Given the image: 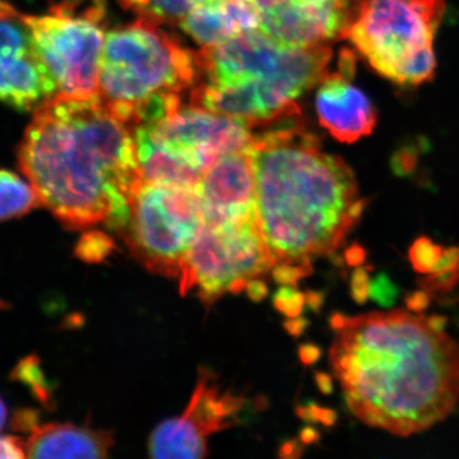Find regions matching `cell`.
Segmentation results:
<instances>
[{"instance_id": "obj_1", "label": "cell", "mask_w": 459, "mask_h": 459, "mask_svg": "<svg viewBox=\"0 0 459 459\" xmlns=\"http://www.w3.org/2000/svg\"><path fill=\"white\" fill-rule=\"evenodd\" d=\"M17 159L41 205L68 230L104 222L119 234L143 186L132 126L100 96L56 93L39 105Z\"/></svg>"}, {"instance_id": "obj_2", "label": "cell", "mask_w": 459, "mask_h": 459, "mask_svg": "<svg viewBox=\"0 0 459 459\" xmlns=\"http://www.w3.org/2000/svg\"><path fill=\"white\" fill-rule=\"evenodd\" d=\"M334 374L350 410L370 427L397 435L446 418L459 397V350L424 316L404 310L358 318L333 314Z\"/></svg>"}, {"instance_id": "obj_3", "label": "cell", "mask_w": 459, "mask_h": 459, "mask_svg": "<svg viewBox=\"0 0 459 459\" xmlns=\"http://www.w3.org/2000/svg\"><path fill=\"white\" fill-rule=\"evenodd\" d=\"M292 117L253 137L256 207L274 262L310 263L341 247L367 199L350 166Z\"/></svg>"}, {"instance_id": "obj_4", "label": "cell", "mask_w": 459, "mask_h": 459, "mask_svg": "<svg viewBox=\"0 0 459 459\" xmlns=\"http://www.w3.org/2000/svg\"><path fill=\"white\" fill-rule=\"evenodd\" d=\"M197 56L190 105L253 126L298 115L296 101L327 74L332 49L291 47L258 29L204 47Z\"/></svg>"}, {"instance_id": "obj_5", "label": "cell", "mask_w": 459, "mask_h": 459, "mask_svg": "<svg viewBox=\"0 0 459 459\" xmlns=\"http://www.w3.org/2000/svg\"><path fill=\"white\" fill-rule=\"evenodd\" d=\"M197 75V54L156 23L140 18L105 35L99 96L132 129L179 108L181 92L192 90Z\"/></svg>"}, {"instance_id": "obj_6", "label": "cell", "mask_w": 459, "mask_h": 459, "mask_svg": "<svg viewBox=\"0 0 459 459\" xmlns=\"http://www.w3.org/2000/svg\"><path fill=\"white\" fill-rule=\"evenodd\" d=\"M446 0H362L346 39L377 74L400 86L434 77V38Z\"/></svg>"}, {"instance_id": "obj_7", "label": "cell", "mask_w": 459, "mask_h": 459, "mask_svg": "<svg viewBox=\"0 0 459 459\" xmlns=\"http://www.w3.org/2000/svg\"><path fill=\"white\" fill-rule=\"evenodd\" d=\"M105 13V0H63L42 14L23 13L0 0V17L25 27L53 72L57 93L78 99L99 96Z\"/></svg>"}, {"instance_id": "obj_8", "label": "cell", "mask_w": 459, "mask_h": 459, "mask_svg": "<svg viewBox=\"0 0 459 459\" xmlns=\"http://www.w3.org/2000/svg\"><path fill=\"white\" fill-rule=\"evenodd\" d=\"M204 225L197 188L143 184L119 232L148 271L179 277L190 247Z\"/></svg>"}, {"instance_id": "obj_9", "label": "cell", "mask_w": 459, "mask_h": 459, "mask_svg": "<svg viewBox=\"0 0 459 459\" xmlns=\"http://www.w3.org/2000/svg\"><path fill=\"white\" fill-rule=\"evenodd\" d=\"M276 264L259 220L204 225L190 247L180 272V292L197 289L205 305L225 292H241L250 280L267 273Z\"/></svg>"}, {"instance_id": "obj_10", "label": "cell", "mask_w": 459, "mask_h": 459, "mask_svg": "<svg viewBox=\"0 0 459 459\" xmlns=\"http://www.w3.org/2000/svg\"><path fill=\"white\" fill-rule=\"evenodd\" d=\"M244 406L243 397L222 391L214 374L201 369L192 400L183 415L166 420L151 434L148 442L151 457H207L208 437L231 428Z\"/></svg>"}, {"instance_id": "obj_11", "label": "cell", "mask_w": 459, "mask_h": 459, "mask_svg": "<svg viewBox=\"0 0 459 459\" xmlns=\"http://www.w3.org/2000/svg\"><path fill=\"white\" fill-rule=\"evenodd\" d=\"M135 128L197 166L204 174L220 157L250 148L255 137L252 126L243 120L195 105L180 107L160 122Z\"/></svg>"}, {"instance_id": "obj_12", "label": "cell", "mask_w": 459, "mask_h": 459, "mask_svg": "<svg viewBox=\"0 0 459 459\" xmlns=\"http://www.w3.org/2000/svg\"><path fill=\"white\" fill-rule=\"evenodd\" d=\"M259 30L291 47H316L346 39L362 0H255Z\"/></svg>"}, {"instance_id": "obj_13", "label": "cell", "mask_w": 459, "mask_h": 459, "mask_svg": "<svg viewBox=\"0 0 459 459\" xmlns=\"http://www.w3.org/2000/svg\"><path fill=\"white\" fill-rule=\"evenodd\" d=\"M57 93L53 72L25 27L0 17V101L18 111H33Z\"/></svg>"}, {"instance_id": "obj_14", "label": "cell", "mask_w": 459, "mask_h": 459, "mask_svg": "<svg viewBox=\"0 0 459 459\" xmlns=\"http://www.w3.org/2000/svg\"><path fill=\"white\" fill-rule=\"evenodd\" d=\"M204 225H228L258 219L256 178L250 148L223 155L199 181Z\"/></svg>"}, {"instance_id": "obj_15", "label": "cell", "mask_w": 459, "mask_h": 459, "mask_svg": "<svg viewBox=\"0 0 459 459\" xmlns=\"http://www.w3.org/2000/svg\"><path fill=\"white\" fill-rule=\"evenodd\" d=\"M355 56L349 50L340 56L336 74H325L316 92L320 126L342 143L367 137L377 126V111L369 98L352 82Z\"/></svg>"}, {"instance_id": "obj_16", "label": "cell", "mask_w": 459, "mask_h": 459, "mask_svg": "<svg viewBox=\"0 0 459 459\" xmlns=\"http://www.w3.org/2000/svg\"><path fill=\"white\" fill-rule=\"evenodd\" d=\"M180 26L198 44L210 47L258 30L261 11L255 0H197Z\"/></svg>"}, {"instance_id": "obj_17", "label": "cell", "mask_w": 459, "mask_h": 459, "mask_svg": "<svg viewBox=\"0 0 459 459\" xmlns=\"http://www.w3.org/2000/svg\"><path fill=\"white\" fill-rule=\"evenodd\" d=\"M114 444L110 430L89 425L49 422L39 425L26 440L29 458H107Z\"/></svg>"}, {"instance_id": "obj_18", "label": "cell", "mask_w": 459, "mask_h": 459, "mask_svg": "<svg viewBox=\"0 0 459 459\" xmlns=\"http://www.w3.org/2000/svg\"><path fill=\"white\" fill-rule=\"evenodd\" d=\"M135 152L143 184L197 188L204 171L153 141L142 129H133Z\"/></svg>"}, {"instance_id": "obj_19", "label": "cell", "mask_w": 459, "mask_h": 459, "mask_svg": "<svg viewBox=\"0 0 459 459\" xmlns=\"http://www.w3.org/2000/svg\"><path fill=\"white\" fill-rule=\"evenodd\" d=\"M40 205V199L26 178L0 169V222L25 216Z\"/></svg>"}, {"instance_id": "obj_20", "label": "cell", "mask_w": 459, "mask_h": 459, "mask_svg": "<svg viewBox=\"0 0 459 459\" xmlns=\"http://www.w3.org/2000/svg\"><path fill=\"white\" fill-rule=\"evenodd\" d=\"M124 8L156 25L183 20L197 0H119Z\"/></svg>"}, {"instance_id": "obj_21", "label": "cell", "mask_w": 459, "mask_h": 459, "mask_svg": "<svg viewBox=\"0 0 459 459\" xmlns=\"http://www.w3.org/2000/svg\"><path fill=\"white\" fill-rule=\"evenodd\" d=\"M12 380L30 389L33 397L45 407L50 409L53 404V388L48 379L47 374L41 367V360L38 355H30L18 361L11 374Z\"/></svg>"}, {"instance_id": "obj_22", "label": "cell", "mask_w": 459, "mask_h": 459, "mask_svg": "<svg viewBox=\"0 0 459 459\" xmlns=\"http://www.w3.org/2000/svg\"><path fill=\"white\" fill-rule=\"evenodd\" d=\"M115 250L113 238L99 230H90L83 232L78 238L74 247V255L81 261L91 263H102L108 258Z\"/></svg>"}, {"instance_id": "obj_23", "label": "cell", "mask_w": 459, "mask_h": 459, "mask_svg": "<svg viewBox=\"0 0 459 459\" xmlns=\"http://www.w3.org/2000/svg\"><path fill=\"white\" fill-rule=\"evenodd\" d=\"M443 247L435 244L431 238H416L410 247L409 258L416 272L421 274L433 273L443 255Z\"/></svg>"}, {"instance_id": "obj_24", "label": "cell", "mask_w": 459, "mask_h": 459, "mask_svg": "<svg viewBox=\"0 0 459 459\" xmlns=\"http://www.w3.org/2000/svg\"><path fill=\"white\" fill-rule=\"evenodd\" d=\"M273 304L280 313L289 316V318L300 316L304 307H307L305 295L296 291V289L292 286L281 287L279 291L273 295Z\"/></svg>"}, {"instance_id": "obj_25", "label": "cell", "mask_w": 459, "mask_h": 459, "mask_svg": "<svg viewBox=\"0 0 459 459\" xmlns=\"http://www.w3.org/2000/svg\"><path fill=\"white\" fill-rule=\"evenodd\" d=\"M273 277L281 286H296L299 280L312 272V263H276L273 265Z\"/></svg>"}, {"instance_id": "obj_26", "label": "cell", "mask_w": 459, "mask_h": 459, "mask_svg": "<svg viewBox=\"0 0 459 459\" xmlns=\"http://www.w3.org/2000/svg\"><path fill=\"white\" fill-rule=\"evenodd\" d=\"M398 289L386 274L377 276L370 282V296L382 307H392L397 300Z\"/></svg>"}, {"instance_id": "obj_27", "label": "cell", "mask_w": 459, "mask_h": 459, "mask_svg": "<svg viewBox=\"0 0 459 459\" xmlns=\"http://www.w3.org/2000/svg\"><path fill=\"white\" fill-rule=\"evenodd\" d=\"M298 415L310 422H320L325 427H332L336 422L337 413L333 410L325 409L316 403H307L298 407Z\"/></svg>"}, {"instance_id": "obj_28", "label": "cell", "mask_w": 459, "mask_h": 459, "mask_svg": "<svg viewBox=\"0 0 459 459\" xmlns=\"http://www.w3.org/2000/svg\"><path fill=\"white\" fill-rule=\"evenodd\" d=\"M351 295L358 304H365L370 296L369 273L365 267H355L351 277Z\"/></svg>"}, {"instance_id": "obj_29", "label": "cell", "mask_w": 459, "mask_h": 459, "mask_svg": "<svg viewBox=\"0 0 459 459\" xmlns=\"http://www.w3.org/2000/svg\"><path fill=\"white\" fill-rule=\"evenodd\" d=\"M26 442L14 435H0V458H25Z\"/></svg>"}, {"instance_id": "obj_30", "label": "cell", "mask_w": 459, "mask_h": 459, "mask_svg": "<svg viewBox=\"0 0 459 459\" xmlns=\"http://www.w3.org/2000/svg\"><path fill=\"white\" fill-rule=\"evenodd\" d=\"M40 425V415L31 409L18 410L12 419V428L16 431L31 434Z\"/></svg>"}, {"instance_id": "obj_31", "label": "cell", "mask_w": 459, "mask_h": 459, "mask_svg": "<svg viewBox=\"0 0 459 459\" xmlns=\"http://www.w3.org/2000/svg\"><path fill=\"white\" fill-rule=\"evenodd\" d=\"M407 309L413 313H422L430 304V295L427 291H415L407 295L406 300Z\"/></svg>"}, {"instance_id": "obj_32", "label": "cell", "mask_w": 459, "mask_h": 459, "mask_svg": "<svg viewBox=\"0 0 459 459\" xmlns=\"http://www.w3.org/2000/svg\"><path fill=\"white\" fill-rule=\"evenodd\" d=\"M299 356H300V360L303 361V364L312 365L319 360L320 356H322V350L316 344H303L299 349Z\"/></svg>"}, {"instance_id": "obj_33", "label": "cell", "mask_w": 459, "mask_h": 459, "mask_svg": "<svg viewBox=\"0 0 459 459\" xmlns=\"http://www.w3.org/2000/svg\"><path fill=\"white\" fill-rule=\"evenodd\" d=\"M344 258H346L347 264L351 265V267H359L367 259V252L359 244H353L346 250Z\"/></svg>"}, {"instance_id": "obj_34", "label": "cell", "mask_w": 459, "mask_h": 459, "mask_svg": "<svg viewBox=\"0 0 459 459\" xmlns=\"http://www.w3.org/2000/svg\"><path fill=\"white\" fill-rule=\"evenodd\" d=\"M247 292L253 301H261L268 294L267 285L261 280L253 279L247 282Z\"/></svg>"}, {"instance_id": "obj_35", "label": "cell", "mask_w": 459, "mask_h": 459, "mask_svg": "<svg viewBox=\"0 0 459 459\" xmlns=\"http://www.w3.org/2000/svg\"><path fill=\"white\" fill-rule=\"evenodd\" d=\"M307 320L300 316H295V318H290V320H287L285 323L287 331H289L292 336H300L305 331V328H307Z\"/></svg>"}, {"instance_id": "obj_36", "label": "cell", "mask_w": 459, "mask_h": 459, "mask_svg": "<svg viewBox=\"0 0 459 459\" xmlns=\"http://www.w3.org/2000/svg\"><path fill=\"white\" fill-rule=\"evenodd\" d=\"M305 301H307V307L313 309L314 312H318L320 307L325 303V294L322 292L309 291L305 294Z\"/></svg>"}, {"instance_id": "obj_37", "label": "cell", "mask_w": 459, "mask_h": 459, "mask_svg": "<svg viewBox=\"0 0 459 459\" xmlns=\"http://www.w3.org/2000/svg\"><path fill=\"white\" fill-rule=\"evenodd\" d=\"M316 382L322 394H331L333 392V383H332L331 377L327 376V374L316 373Z\"/></svg>"}, {"instance_id": "obj_38", "label": "cell", "mask_w": 459, "mask_h": 459, "mask_svg": "<svg viewBox=\"0 0 459 459\" xmlns=\"http://www.w3.org/2000/svg\"><path fill=\"white\" fill-rule=\"evenodd\" d=\"M429 327L435 332H443L446 325V318L442 316H431L427 318Z\"/></svg>"}, {"instance_id": "obj_39", "label": "cell", "mask_w": 459, "mask_h": 459, "mask_svg": "<svg viewBox=\"0 0 459 459\" xmlns=\"http://www.w3.org/2000/svg\"><path fill=\"white\" fill-rule=\"evenodd\" d=\"M318 431L314 430V429L312 428H307L304 429L303 431H301V439H303L304 443L310 444L316 442V440H318Z\"/></svg>"}, {"instance_id": "obj_40", "label": "cell", "mask_w": 459, "mask_h": 459, "mask_svg": "<svg viewBox=\"0 0 459 459\" xmlns=\"http://www.w3.org/2000/svg\"><path fill=\"white\" fill-rule=\"evenodd\" d=\"M8 420V410L7 404H5L4 400L0 397V430L5 427Z\"/></svg>"}, {"instance_id": "obj_41", "label": "cell", "mask_w": 459, "mask_h": 459, "mask_svg": "<svg viewBox=\"0 0 459 459\" xmlns=\"http://www.w3.org/2000/svg\"><path fill=\"white\" fill-rule=\"evenodd\" d=\"M5 307H8V304L4 303L3 300H0V309H5Z\"/></svg>"}]
</instances>
